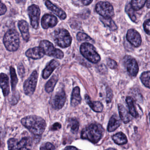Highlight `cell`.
<instances>
[{
    "mask_svg": "<svg viewBox=\"0 0 150 150\" xmlns=\"http://www.w3.org/2000/svg\"><path fill=\"white\" fill-rule=\"evenodd\" d=\"M22 124L33 134L42 135L45 130L46 123L43 118L36 115H30L21 119Z\"/></svg>",
    "mask_w": 150,
    "mask_h": 150,
    "instance_id": "6da1fadb",
    "label": "cell"
},
{
    "mask_svg": "<svg viewBox=\"0 0 150 150\" xmlns=\"http://www.w3.org/2000/svg\"><path fill=\"white\" fill-rule=\"evenodd\" d=\"M104 129L98 124H92L84 128L81 133L82 139H87L93 144L98 143L102 138Z\"/></svg>",
    "mask_w": 150,
    "mask_h": 150,
    "instance_id": "7a4b0ae2",
    "label": "cell"
},
{
    "mask_svg": "<svg viewBox=\"0 0 150 150\" xmlns=\"http://www.w3.org/2000/svg\"><path fill=\"white\" fill-rule=\"evenodd\" d=\"M3 42L7 50L10 52L16 51L20 46L19 33L15 30H9L4 35Z\"/></svg>",
    "mask_w": 150,
    "mask_h": 150,
    "instance_id": "3957f363",
    "label": "cell"
},
{
    "mask_svg": "<svg viewBox=\"0 0 150 150\" xmlns=\"http://www.w3.org/2000/svg\"><path fill=\"white\" fill-rule=\"evenodd\" d=\"M53 39L55 44L62 48L69 47L72 38L69 32L65 29H58L54 31Z\"/></svg>",
    "mask_w": 150,
    "mask_h": 150,
    "instance_id": "277c9868",
    "label": "cell"
},
{
    "mask_svg": "<svg viewBox=\"0 0 150 150\" xmlns=\"http://www.w3.org/2000/svg\"><path fill=\"white\" fill-rule=\"evenodd\" d=\"M81 55L88 61L93 64L100 62L101 58L93 45L88 42L83 43L80 46Z\"/></svg>",
    "mask_w": 150,
    "mask_h": 150,
    "instance_id": "5b68a950",
    "label": "cell"
},
{
    "mask_svg": "<svg viewBox=\"0 0 150 150\" xmlns=\"http://www.w3.org/2000/svg\"><path fill=\"white\" fill-rule=\"evenodd\" d=\"M39 47L42 49L45 55L59 59L64 58V52L59 49H56L51 42L47 40L41 41Z\"/></svg>",
    "mask_w": 150,
    "mask_h": 150,
    "instance_id": "8992f818",
    "label": "cell"
},
{
    "mask_svg": "<svg viewBox=\"0 0 150 150\" xmlns=\"http://www.w3.org/2000/svg\"><path fill=\"white\" fill-rule=\"evenodd\" d=\"M95 9L97 13L103 18L111 19L115 16L113 6L109 2L100 1L96 4Z\"/></svg>",
    "mask_w": 150,
    "mask_h": 150,
    "instance_id": "52a82bcc",
    "label": "cell"
},
{
    "mask_svg": "<svg viewBox=\"0 0 150 150\" xmlns=\"http://www.w3.org/2000/svg\"><path fill=\"white\" fill-rule=\"evenodd\" d=\"M38 76L37 71L35 70L29 78L24 82L23 90L25 94L28 96H31L33 94L37 84Z\"/></svg>",
    "mask_w": 150,
    "mask_h": 150,
    "instance_id": "ba28073f",
    "label": "cell"
},
{
    "mask_svg": "<svg viewBox=\"0 0 150 150\" xmlns=\"http://www.w3.org/2000/svg\"><path fill=\"white\" fill-rule=\"evenodd\" d=\"M28 14L30 19L31 26L35 29H38L39 28L41 14L39 6L35 5H31L28 8Z\"/></svg>",
    "mask_w": 150,
    "mask_h": 150,
    "instance_id": "9c48e42d",
    "label": "cell"
},
{
    "mask_svg": "<svg viewBox=\"0 0 150 150\" xmlns=\"http://www.w3.org/2000/svg\"><path fill=\"white\" fill-rule=\"evenodd\" d=\"M66 100L65 92L63 89L58 91L52 98L51 105L55 110H59L62 108Z\"/></svg>",
    "mask_w": 150,
    "mask_h": 150,
    "instance_id": "30bf717a",
    "label": "cell"
},
{
    "mask_svg": "<svg viewBox=\"0 0 150 150\" xmlns=\"http://www.w3.org/2000/svg\"><path fill=\"white\" fill-rule=\"evenodd\" d=\"M124 61L129 74L132 77H136L139 71L138 64L136 59L130 56H126Z\"/></svg>",
    "mask_w": 150,
    "mask_h": 150,
    "instance_id": "8fae6325",
    "label": "cell"
},
{
    "mask_svg": "<svg viewBox=\"0 0 150 150\" xmlns=\"http://www.w3.org/2000/svg\"><path fill=\"white\" fill-rule=\"evenodd\" d=\"M126 38L128 42L134 47H139L142 43V39L140 34L133 29H130L128 30Z\"/></svg>",
    "mask_w": 150,
    "mask_h": 150,
    "instance_id": "7c38bea8",
    "label": "cell"
},
{
    "mask_svg": "<svg viewBox=\"0 0 150 150\" xmlns=\"http://www.w3.org/2000/svg\"><path fill=\"white\" fill-rule=\"evenodd\" d=\"M58 23L57 17L52 15L45 14L43 16L42 19V27L44 29H48L50 28L55 27Z\"/></svg>",
    "mask_w": 150,
    "mask_h": 150,
    "instance_id": "4fadbf2b",
    "label": "cell"
},
{
    "mask_svg": "<svg viewBox=\"0 0 150 150\" xmlns=\"http://www.w3.org/2000/svg\"><path fill=\"white\" fill-rule=\"evenodd\" d=\"M45 5L49 10L53 12V13L59 17V19L64 20L67 18V15L65 12L60 8L52 3L50 1H45Z\"/></svg>",
    "mask_w": 150,
    "mask_h": 150,
    "instance_id": "5bb4252c",
    "label": "cell"
},
{
    "mask_svg": "<svg viewBox=\"0 0 150 150\" xmlns=\"http://www.w3.org/2000/svg\"><path fill=\"white\" fill-rule=\"evenodd\" d=\"M60 64L58 60L52 59L47 65L42 72V77L45 79H48L53 71Z\"/></svg>",
    "mask_w": 150,
    "mask_h": 150,
    "instance_id": "9a60e30c",
    "label": "cell"
},
{
    "mask_svg": "<svg viewBox=\"0 0 150 150\" xmlns=\"http://www.w3.org/2000/svg\"><path fill=\"white\" fill-rule=\"evenodd\" d=\"M25 54L28 57L34 59H40L45 55L43 51L40 47L29 49L26 51Z\"/></svg>",
    "mask_w": 150,
    "mask_h": 150,
    "instance_id": "2e32d148",
    "label": "cell"
},
{
    "mask_svg": "<svg viewBox=\"0 0 150 150\" xmlns=\"http://www.w3.org/2000/svg\"><path fill=\"white\" fill-rule=\"evenodd\" d=\"M18 27L21 33L23 40L25 42H28L30 36L29 32V25L28 22L24 20H21L18 23Z\"/></svg>",
    "mask_w": 150,
    "mask_h": 150,
    "instance_id": "e0dca14e",
    "label": "cell"
},
{
    "mask_svg": "<svg viewBox=\"0 0 150 150\" xmlns=\"http://www.w3.org/2000/svg\"><path fill=\"white\" fill-rule=\"evenodd\" d=\"M1 87L4 96H7L10 92L9 79L6 74L4 73L1 74Z\"/></svg>",
    "mask_w": 150,
    "mask_h": 150,
    "instance_id": "ac0fdd59",
    "label": "cell"
},
{
    "mask_svg": "<svg viewBox=\"0 0 150 150\" xmlns=\"http://www.w3.org/2000/svg\"><path fill=\"white\" fill-rule=\"evenodd\" d=\"M81 97L80 95V89L79 87H75L71 94V104L72 107H75L80 104Z\"/></svg>",
    "mask_w": 150,
    "mask_h": 150,
    "instance_id": "d6986e66",
    "label": "cell"
},
{
    "mask_svg": "<svg viewBox=\"0 0 150 150\" xmlns=\"http://www.w3.org/2000/svg\"><path fill=\"white\" fill-rule=\"evenodd\" d=\"M121 124V120L117 115H114L110 117L108 126L109 132H112L115 130Z\"/></svg>",
    "mask_w": 150,
    "mask_h": 150,
    "instance_id": "ffe728a7",
    "label": "cell"
},
{
    "mask_svg": "<svg viewBox=\"0 0 150 150\" xmlns=\"http://www.w3.org/2000/svg\"><path fill=\"white\" fill-rule=\"evenodd\" d=\"M85 100L87 104L93 111L96 112H101L103 108V105L99 101H92L89 96L85 95Z\"/></svg>",
    "mask_w": 150,
    "mask_h": 150,
    "instance_id": "44dd1931",
    "label": "cell"
},
{
    "mask_svg": "<svg viewBox=\"0 0 150 150\" xmlns=\"http://www.w3.org/2000/svg\"><path fill=\"white\" fill-rule=\"evenodd\" d=\"M118 110H119V115L120 118L124 123H128L130 121L131 117L129 113L127 110L122 104L118 105Z\"/></svg>",
    "mask_w": 150,
    "mask_h": 150,
    "instance_id": "7402d4cb",
    "label": "cell"
},
{
    "mask_svg": "<svg viewBox=\"0 0 150 150\" xmlns=\"http://www.w3.org/2000/svg\"><path fill=\"white\" fill-rule=\"evenodd\" d=\"M126 101L129 107V113L133 117L135 118H137L139 117V114L136 110L135 101L133 98L130 96H127L126 97Z\"/></svg>",
    "mask_w": 150,
    "mask_h": 150,
    "instance_id": "603a6c76",
    "label": "cell"
},
{
    "mask_svg": "<svg viewBox=\"0 0 150 150\" xmlns=\"http://www.w3.org/2000/svg\"><path fill=\"white\" fill-rule=\"evenodd\" d=\"M112 139L115 144L120 145L126 144L128 142L125 134L122 132H118L114 135L112 137Z\"/></svg>",
    "mask_w": 150,
    "mask_h": 150,
    "instance_id": "cb8c5ba5",
    "label": "cell"
},
{
    "mask_svg": "<svg viewBox=\"0 0 150 150\" xmlns=\"http://www.w3.org/2000/svg\"><path fill=\"white\" fill-rule=\"evenodd\" d=\"M58 81V78L56 75H53L48 81L45 85V90L48 93H50L54 90V88Z\"/></svg>",
    "mask_w": 150,
    "mask_h": 150,
    "instance_id": "d4e9b609",
    "label": "cell"
},
{
    "mask_svg": "<svg viewBox=\"0 0 150 150\" xmlns=\"http://www.w3.org/2000/svg\"><path fill=\"white\" fill-rule=\"evenodd\" d=\"M101 22L104 24V26L107 28H109L112 31H115L117 30V26L115 22L112 20L111 18H106L101 17L100 18Z\"/></svg>",
    "mask_w": 150,
    "mask_h": 150,
    "instance_id": "484cf974",
    "label": "cell"
},
{
    "mask_svg": "<svg viewBox=\"0 0 150 150\" xmlns=\"http://www.w3.org/2000/svg\"><path fill=\"white\" fill-rule=\"evenodd\" d=\"M10 75L11 77V85L12 89L13 92H15L16 88V85L18 83V79H17V75L15 69L13 67H10Z\"/></svg>",
    "mask_w": 150,
    "mask_h": 150,
    "instance_id": "4316f807",
    "label": "cell"
},
{
    "mask_svg": "<svg viewBox=\"0 0 150 150\" xmlns=\"http://www.w3.org/2000/svg\"><path fill=\"white\" fill-rule=\"evenodd\" d=\"M146 2V0H133L131 2V6L134 11H138L143 8Z\"/></svg>",
    "mask_w": 150,
    "mask_h": 150,
    "instance_id": "83f0119b",
    "label": "cell"
},
{
    "mask_svg": "<svg viewBox=\"0 0 150 150\" xmlns=\"http://www.w3.org/2000/svg\"><path fill=\"white\" fill-rule=\"evenodd\" d=\"M140 79L144 86L150 88V71L143 72L140 76Z\"/></svg>",
    "mask_w": 150,
    "mask_h": 150,
    "instance_id": "f1b7e54d",
    "label": "cell"
},
{
    "mask_svg": "<svg viewBox=\"0 0 150 150\" xmlns=\"http://www.w3.org/2000/svg\"><path fill=\"white\" fill-rule=\"evenodd\" d=\"M69 125L71 132L73 133H77L79 131V124L76 118H70L69 120Z\"/></svg>",
    "mask_w": 150,
    "mask_h": 150,
    "instance_id": "f546056e",
    "label": "cell"
},
{
    "mask_svg": "<svg viewBox=\"0 0 150 150\" xmlns=\"http://www.w3.org/2000/svg\"><path fill=\"white\" fill-rule=\"evenodd\" d=\"M134 11H135L132 7L131 4L130 3H128L125 7V12L127 13L131 20L134 22H136L137 21V17L135 15Z\"/></svg>",
    "mask_w": 150,
    "mask_h": 150,
    "instance_id": "4dcf8cb0",
    "label": "cell"
},
{
    "mask_svg": "<svg viewBox=\"0 0 150 150\" xmlns=\"http://www.w3.org/2000/svg\"><path fill=\"white\" fill-rule=\"evenodd\" d=\"M18 141L15 138H11L8 141V150H20L18 145Z\"/></svg>",
    "mask_w": 150,
    "mask_h": 150,
    "instance_id": "1f68e13d",
    "label": "cell"
},
{
    "mask_svg": "<svg viewBox=\"0 0 150 150\" xmlns=\"http://www.w3.org/2000/svg\"><path fill=\"white\" fill-rule=\"evenodd\" d=\"M77 39L79 41H85V42H93L94 41L87 34L82 32H79L77 35Z\"/></svg>",
    "mask_w": 150,
    "mask_h": 150,
    "instance_id": "d6a6232c",
    "label": "cell"
},
{
    "mask_svg": "<svg viewBox=\"0 0 150 150\" xmlns=\"http://www.w3.org/2000/svg\"><path fill=\"white\" fill-rule=\"evenodd\" d=\"M55 149V146L50 142L44 143L40 146V150H54Z\"/></svg>",
    "mask_w": 150,
    "mask_h": 150,
    "instance_id": "836d02e7",
    "label": "cell"
},
{
    "mask_svg": "<svg viewBox=\"0 0 150 150\" xmlns=\"http://www.w3.org/2000/svg\"><path fill=\"white\" fill-rule=\"evenodd\" d=\"M107 64L110 68L112 69H116L117 66L116 62L110 58L108 59L107 60Z\"/></svg>",
    "mask_w": 150,
    "mask_h": 150,
    "instance_id": "e575fe53",
    "label": "cell"
},
{
    "mask_svg": "<svg viewBox=\"0 0 150 150\" xmlns=\"http://www.w3.org/2000/svg\"><path fill=\"white\" fill-rule=\"evenodd\" d=\"M144 30L148 35H150V19L145 21L143 25Z\"/></svg>",
    "mask_w": 150,
    "mask_h": 150,
    "instance_id": "d590c367",
    "label": "cell"
},
{
    "mask_svg": "<svg viewBox=\"0 0 150 150\" xmlns=\"http://www.w3.org/2000/svg\"><path fill=\"white\" fill-rule=\"evenodd\" d=\"M20 99V96L17 93L15 92L14 93L13 95V97L11 98V103L12 105L16 104Z\"/></svg>",
    "mask_w": 150,
    "mask_h": 150,
    "instance_id": "8d00e7d4",
    "label": "cell"
},
{
    "mask_svg": "<svg viewBox=\"0 0 150 150\" xmlns=\"http://www.w3.org/2000/svg\"><path fill=\"white\" fill-rule=\"evenodd\" d=\"M113 97V93L110 88H107V102L109 103L111 101Z\"/></svg>",
    "mask_w": 150,
    "mask_h": 150,
    "instance_id": "74e56055",
    "label": "cell"
},
{
    "mask_svg": "<svg viewBox=\"0 0 150 150\" xmlns=\"http://www.w3.org/2000/svg\"><path fill=\"white\" fill-rule=\"evenodd\" d=\"M18 73L21 78H23L25 74V69L22 64H20L18 67Z\"/></svg>",
    "mask_w": 150,
    "mask_h": 150,
    "instance_id": "f35d334b",
    "label": "cell"
},
{
    "mask_svg": "<svg viewBox=\"0 0 150 150\" xmlns=\"http://www.w3.org/2000/svg\"><path fill=\"white\" fill-rule=\"evenodd\" d=\"M0 8H1V11H0L1 15L2 16L5 14L7 11V8L6 5L2 2H1L0 4Z\"/></svg>",
    "mask_w": 150,
    "mask_h": 150,
    "instance_id": "ab89813d",
    "label": "cell"
},
{
    "mask_svg": "<svg viewBox=\"0 0 150 150\" xmlns=\"http://www.w3.org/2000/svg\"><path fill=\"white\" fill-rule=\"evenodd\" d=\"M61 125L59 123L57 122L54 123L51 127L50 129L51 131L58 130L61 128Z\"/></svg>",
    "mask_w": 150,
    "mask_h": 150,
    "instance_id": "60d3db41",
    "label": "cell"
},
{
    "mask_svg": "<svg viewBox=\"0 0 150 150\" xmlns=\"http://www.w3.org/2000/svg\"><path fill=\"white\" fill-rule=\"evenodd\" d=\"M81 2H82L83 5L86 6L90 5L93 2V1H89V0H88V1H81Z\"/></svg>",
    "mask_w": 150,
    "mask_h": 150,
    "instance_id": "b9f144b4",
    "label": "cell"
},
{
    "mask_svg": "<svg viewBox=\"0 0 150 150\" xmlns=\"http://www.w3.org/2000/svg\"><path fill=\"white\" fill-rule=\"evenodd\" d=\"M64 150H79L78 148L73 146H68L66 147Z\"/></svg>",
    "mask_w": 150,
    "mask_h": 150,
    "instance_id": "7bdbcfd3",
    "label": "cell"
},
{
    "mask_svg": "<svg viewBox=\"0 0 150 150\" xmlns=\"http://www.w3.org/2000/svg\"><path fill=\"white\" fill-rule=\"evenodd\" d=\"M146 7L148 8H150V0H148V1H146Z\"/></svg>",
    "mask_w": 150,
    "mask_h": 150,
    "instance_id": "ee69618b",
    "label": "cell"
},
{
    "mask_svg": "<svg viewBox=\"0 0 150 150\" xmlns=\"http://www.w3.org/2000/svg\"><path fill=\"white\" fill-rule=\"evenodd\" d=\"M106 150H116V149H114L113 148H109L108 149H106Z\"/></svg>",
    "mask_w": 150,
    "mask_h": 150,
    "instance_id": "f6af8a7d",
    "label": "cell"
},
{
    "mask_svg": "<svg viewBox=\"0 0 150 150\" xmlns=\"http://www.w3.org/2000/svg\"><path fill=\"white\" fill-rule=\"evenodd\" d=\"M149 120H150V112L149 114Z\"/></svg>",
    "mask_w": 150,
    "mask_h": 150,
    "instance_id": "bcb514c9",
    "label": "cell"
}]
</instances>
